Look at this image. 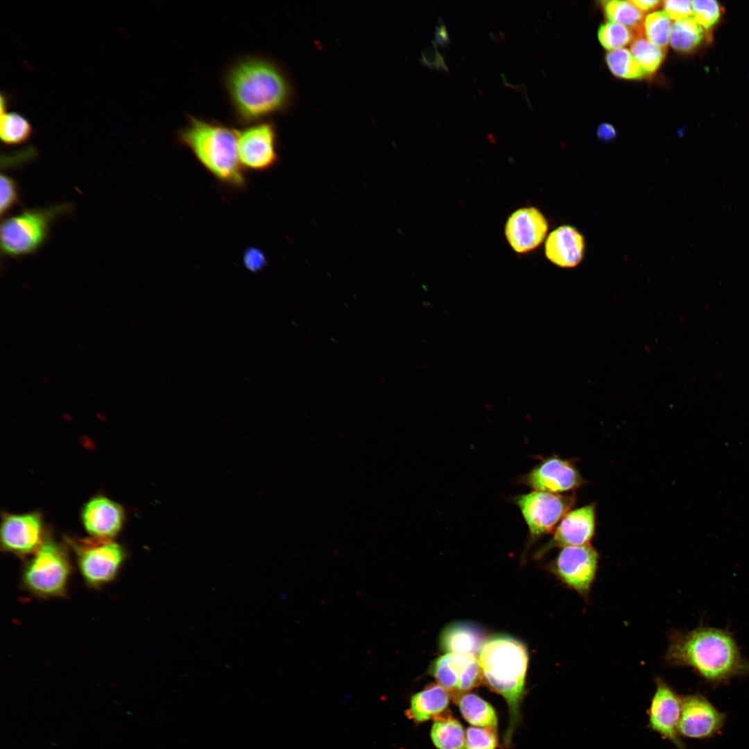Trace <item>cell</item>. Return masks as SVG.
<instances>
[{
	"label": "cell",
	"instance_id": "6da1fadb",
	"mask_svg": "<svg viewBox=\"0 0 749 749\" xmlns=\"http://www.w3.org/2000/svg\"><path fill=\"white\" fill-rule=\"evenodd\" d=\"M223 82L233 114L243 126L266 120L283 110L291 98L282 71L261 55L239 58L227 67Z\"/></svg>",
	"mask_w": 749,
	"mask_h": 749
},
{
	"label": "cell",
	"instance_id": "7a4b0ae2",
	"mask_svg": "<svg viewBox=\"0 0 749 749\" xmlns=\"http://www.w3.org/2000/svg\"><path fill=\"white\" fill-rule=\"evenodd\" d=\"M673 666L691 668L705 681L717 685L749 675V661L731 632L706 626L672 635L665 655Z\"/></svg>",
	"mask_w": 749,
	"mask_h": 749
},
{
	"label": "cell",
	"instance_id": "3957f363",
	"mask_svg": "<svg viewBox=\"0 0 749 749\" xmlns=\"http://www.w3.org/2000/svg\"><path fill=\"white\" fill-rule=\"evenodd\" d=\"M176 138L219 182L235 189L245 187L246 171L238 155V129L216 120L188 114L187 123L177 131Z\"/></svg>",
	"mask_w": 749,
	"mask_h": 749
},
{
	"label": "cell",
	"instance_id": "277c9868",
	"mask_svg": "<svg viewBox=\"0 0 749 749\" xmlns=\"http://www.w3.org/2000/svg\"><path fill=\"white\" fill-rule=\"evenodd\" d=\"M483 681L507 702L510 724L503 743L510 745L520 719L528 656L524 644L510 637L499 635L485 640L478 657Z\"/></svg>",
	"mask_w": 749,
	"mask_h": 749
},
{
	"label": "cell",
	"instance_id": "5b68a950",
	"mask_svg": "<svg viewBox=\"0 0 749 749\" xmlns=\"http://www.w3.org/2000/svg\"><path fill=\"white\" fill-rule=\"evenodd\" d=\"M71 209L69 204L24 209L6 217L0 228L1 252L19 258L34 254L48 240L53 223Z\"/></svg>",
	"mask_w": 749,
	"mask_h": 749
},
{
	"label": "cell",
	"instance_id": "8992f818",
	"mask_svg": "<svg viewBox=\"0 0 749 749\" xmlns=\"http://www.w3.org/2000/svg\"><path fill=\"white\" fill-rule=\"evenodd\" d=\"M71 571L64 551L58 544L46 540L25 567L22 584L38 597L61 596L66 593Z\"/></svg>",
	"mask_w": 749,
	"mask_h": 749
},
{
	"label": "cell",
	"instance_id": "52a82bcc",
	"mask_svg": "<svg viewBox=\"0 0 749 749\" xmlns=\"http://www.w3.org/2000/svg\"><path fill=\"white\" fill-rule=\"evenodd\" d=\"M76 552L80 571L87 583L98 587L113 580L125 560L122 546L110 539L93 537L78 541Z\"/></svg>",
	"mask_w": 749,
	"mask_h": 749
},
{
	"label": "cell",
	"instance_id": "ba28073f",
	"mask_svg": "<svg viewBox=\"0 0 749 749\" xmlns=\"http://www.w3.org/2000/svg\"><path fill=\"white\" fill-rule=\"evenodd\" d=\"M573 495L534 490L515 497L532 539L551 533L575 503Z\"/></svg>",
	"mask_w": 749,
	"mask_h": 749
},
{
	"label": "cell",
	"instance_id": "9c48e42d",
	"mask_svg": "<svg viewBox=\"0 0 749 749\" xmlns=\"http://www.w3.org/2000/svg\"><path fill=\"white\" fill-rule=\"evenodd\" d=\"M238 155L245 171H265L278 162L275 125L264 120L238 130Z\"/></svg>",
	"mask_w": 749,
	"mask_h": 749
},
{
	"label": "cell",
	"instance_id": "30bf717a",
	"mask_svg": "<svg viewBox=\"0 0 749 749\" xmlns=\"http://www.w3.org/2000/svg\"><path fill=\"white\" fill-rule=\"evenodd\" d=\"M599 556L589 544L562 548L550 565L551 571L565 585L587 599L595 580Z\"/></svg>",
	"mask_w": 749,
	"mask_h": 749
},
{
	"label": "cell",
	"instance_id": "8fae6325",
	"mask_svg": "<svg viewBox=\"0 0 749 749\" xmlns=\"http://www.w3.org/2000/svg\"><path fill=\"white\" fill-rule=\"evenodd\" d=\"M429 671L454 701L483 681L478 658L471 653H445L432 662Z\"/></svg>",
	"mask_w": 749,
	"mask_h": 749
},
{
	"label": "cell",
	"instance_id": "7c38bea8",
	"mask_svg": "<svg viewBox=\"0 0 749 749\" xmlns=\"http://www.w3.org/2000/svg\"><path fill=\"white\" fill-rule=\"evenodd\" d=\"M725 721V714L703 696L691 694L682 698L680 736L693 739H709L721 730Z\"/></svg>",
	"mask_w": 749,
	"mask_h": 749
},
{
	"label": "cell",
	"instance_id": "4fadbf2b",
	"mask_svg": "<svg viewBox=\"0 0 749 749\" xmlns=\"http://www.w3.org/2000/svg\"><path fill=\"white\" fill-rule=\"evenodd\" d=\"M42 522L37 513L6 515L1 528V544L6 551L25 556L35 553L43 542Z\"/></svg>",
	"mask_w": 749,
	"mask_h": 749
},
{
	"label": "cell",
	"instance_id": "5bb4252c",
	"mask_svg": "<svg viewBox=\"0 0 749 749\" xmlns=\"http://www.w3.org/2000/svg\"><path fill=\"white\" fill-rule=\"evenodd\" d=\"M522 482L535 490L560 494L580 487L583 479L570 461L552 456L524 475Z\"/></svg>",
	"mask_w": 749,
	"mask_h": 749
},
{
	"label": "cell",
	"instance_id": "9a60e30c",
	"mask_svg": "<svg viewBox=\"0 0 749 749\" xmlns=\"http://www.w3.org/2000/svg\"><path fill=\"white\" fill-rule=\"evenodd\" d=\"M681 709L682 698L664 681L657 678L648 712L649 727L678 749H685L678 733Z\"/></svg>",
	"mask_w": 749,
	"mask_h": 749
},
{
	"label": "cell",
	"instance_id": "2e32d148",
	"mask_svg": "<svg viewBox=\"0 0 749 749\" xmlns=\"http://www.w3.org/2000/svg\"><path fill=\"white\" fill-rule=\"evenodd\" d=\"M548 223L535 207H524L514 212L505 226L506 237L512 248L526 253L536 248L544 240Z\"/></svg>",
	"mask_w": 749,
	"mask_h": 749
},
{
	"label": "cell",
	"instance_id": "e0dca14e",
	"mask_svg": "<svg viewBox=\"0 0 749 749\" xmlns=\"http://www.w3.org/2000/svg\"><path fill=\"white\" fill-rule=\"evenodd\" d=\"M595 532V507L587 505L569 511L561 519L553 537L542 549L539 556L554 547H567L588 544Z\"/></svg>",
	"mask_w": 749,
	"mask_h": 749
},
{
	"label": "cell",
	"instance_id": "ac0fdd59",
	"mask_svg": "<svg viewBox=\"0 0 749 749\" xmlns=\"http://www.w3.org/2000/svg\"><path fill=\"white\" fill-rule=\"evenodd\" d=\"M82 518L85 529L93 537L111 540L120 531L124 515L120 505L98 496L84 506Z\"/></svg>",
	"mask_w": 749,
	"mask_h": 749
},
{
	"label": "cell",
	"instance_id": "d6986e66",
	"mask_svg": "<svg viewBox=\"0 0 749 749\" xmlns=\"http://www.w3.org/2000/svg\"><path fill=\"white\" fill-rule=\"evenodd\" d=\"M585 242L582 234L574 227L563 225L554 230L545 243V254L554 264L572 268L583 259Z\"/></svg>",
	"mask_w": 749,
	"mask_h": 749
},
{
	"label": "cell",
	"instance_id": "ffe728a7",
	"mask_svg": "<svg viewBox=\"0 0 749 749\" xmlns=\"http://www.w3.org/2000/svg\"><path fill=\"white\" fill-rule=\"evenodd\" d=\"M483 633L467 623H453L446 626L440 636V647L445 653H479L484 642Z\"/></svg>",
	"mask_w": 749,
	"mask_h": 749
},
{
	"label": "cell",
	"instance_id": "44dd1931",
	"mask_svg": "<svg viewBox=\"0 0 749 749\" xmlns=\"http://www.w3.org/2000/svg\"><path fill=\"white\" fill-rule=\"evenodd\" d=\"M450 694L440 685L430 684L411 698L406 715L416 722H424L442 714L447 709Z\"/></svg>",
	"mask_w": 749,
	"mask_h": 749
},
{
	"label": "cell",
	"instance_id": "7402d4cb",
	"mask_svg": "<svg viewBox=\"0 0 749 749\" xmlns=\"http://www.w3.org/2000/svg\"><path fill=\"white\" fill-rule=\"evenodd\" d=\"M454 702L458 705L463 717L476 727L496 729L497 716L493 707L487 701L472 693L459 696Z\"/></svg>",
	"mask_w": 749,
	"mask_h": 749
},
{
	"label": "cell",
	"instance_id": "603a6c76",
	"mask_svg": "<svg viewBox=\"0 0 749 749\" xmlns=\"http://www.w3.org/2000/svg\"><path fill=\"white\" fill-rule=\"evenodd\" d=\"M431 737L438 749H465L466 736L459 721L449 714L435 718Z\"/></svg>",
	"mask_w": 749,
	"mask_h": 749
},
{
	"label": "cell",
	"instance_id": "cb8c5ba5",
	"mask_svg": "<svg viewBox=\"0 0 749 749\" xmlns=\"http://www.w3.org/2000/svg\"><path fill=\"white\" fill-rule=\"evenodd\" d=\"M705 35V29L694 18H689L673 24L669 42L675 50L688 53L697 49Z\"/></svg>",
	"mask_w": 749,
	"mask_h": 749
},
{
	"label": "cell",
	"instance_id": "d4e9b609",
	"mask_svg": "<svg viewBox=\"0 0 749 749\" xmlns=\"http://www.w3.org/2000/svg\"><path fill=\"white\" fill-rule=\"evenodd\" d=\"M33 128L28 121L16 112L1 111L0 136L7 146H17L26 142Z\"/></svg>",
	"mask_w": 749,
	"mask_h": 749
},
{
	"label": "cell",
	"instance_id": "484cf974",
	"mask_svg": "<svg viewBox=\"0 0 749 749\" xmlns=\"http://www.w3.org/2000/svg\"><path fill=\"white\" fill-rule=\"evenodd\" d=\"M606 63L616 76L626 79L642 78L646 73L626 49L610 51L606 55Z\"/></svg>",
	"mask_w": 749,
	"mask_h": 749
},
{
	"label": "cell",
	"instance_id": "4316f807",
	"mask_svg": "<svg viewBox=\"0 0 749 749\" xmlns=\"http://www.w3.org/2000/svg\"><path fill=\"white\" fill-rule=\"evenodd\" d=\"M604 10L610 21L618 23L632 30L644 31L641 23L643 13L630 1H608Z\"/></svg>",
	"mask_w": 749,
	"mask_h": 749
},
{
	"label": "cell",
	"instance_id": "83f0119b",
	"mask_svg": "<svg viewBox=\"0 0 749 749\" xmlns=\"http://www.w3.org/2000/svg\"><path fill=\"white\" fill-rule=\"evenodd\" d=\"M643 31L632 30L622 24L608 21L600 26L598 37L601 45L611 51L622 48L640 37Z\"/></svg>",
	"mask_w": 749,
	"mask_h": 749
},
{
	"label": "cell",
	"instance_id": "f1b7e54d",
	"mask_svg": "<svg viewBox=\"0 0 749 749\" xmlns=\"http://www.w3.org/2000/svg\"><path fill=\"white\" fill-rule=\"evenodd\" d=\"M665 50L642 37L635 40L630 46L631 54L646 74L657 70L664 58Z\"/></svg>",
	"mask_w": 749,
	"mask_h": 749
},
{
	"label": "cell",
	"instance_id": "f546056e",
	"mask_svg": "<svg viewBox=\"0 0 749 749\" xmlns=\"http://www.w3.org/2000/svg\"><path fill=\"white\" fill-rule=\"evenodd\" d=\"M671 19L664 11H655L648 15L644 21V33L652 44L665 48L670 38Z\"/></svg>",
	"mask_w": 749,
	"mask_h": 749
},
{
	"label": "cell",
	"instance_id": "4dcf8cb0",
	"mask_svg": "<svg viewBox=\"0 0 749 749\" xmlns=\"http://www.w3.org/2000/svg\"><path fill=\"white\" fill-rule=\"evenodd\" d=\"M694 19L705 30L712 28L720 19L723 10L714 0L691 1Z\"/></svg>",
	"mask_w": 749,
	"mask_h": 749
},
{
	"label": "cell",
	"instance_id": "1f68e13d",
	"mask_svg": "<svg viewBox=\"0 0 749 749\" xmlns=\"http://www.w3.org/2000/svg\"><path fill=\"white\" fill-rule=\"evenodd\" d=\"M497 745L496 729L476 726L467 729L465 749H496Z\"/></svg>",
	"mask_w": 749,
	"mask_h": 749
},
{
	"label": "cell",
	"instance_id": "d6a6232c",
	"mask_svg": "<svg viewBox=\"0 0 749 749\" xmlns=\"http://www.w3.org/2000/svg\"><path fill=\"white\" fill-rule=\"evenodd\" d=\"M0 180V213L3 218L20 205L21 198L18 184L12 177L2 173Z\"/></svg>",
	"mask_w": 749,
	"mask_h": 749
},
{
	"label": "cell",
	"instance_id": "836d02e7",
	"mask_svg": "<svg viewBox=\"0 0 749 749\" xmlns=\"http://www.w3.org/2000/svg\"><path fill=\"white\" fill-rule=\"evenodd\" d=\"M664 11L675 21L694 18L691 1L668 0L663 2Z\"/></svg>",
	"mask_w": 749,
	"mask_h": 749
},
{
	"label": "cell",
	"instance_id": "e575fe53",
	"mask_svg": "<svg viewBox=\"0 0 749 749\" xmlns=\"http://www.w3.org/2000/svg\"><path fill=\"white\" fill-rule=\"evenodd\" d=\"M243 262L245 268L250 272L257 273L266 266L267 260L261 250L256 247H249L243 252Z\"/></svg>",
	"mask_w": 749,
	"mask_h": 749
},
{
	"label": "cell",
	"instance_id": "d590c367",
	"mask_svg": "<svg viewBox=\"0 0 749 749\" xmlns=\"http://www.w3.org/2000/svg\"><path fill=\"white\" fill-rule=\"evenodd\" d=\"M422 60L430 67L447 70L444 59L437 50L435 44L422 53Z\"/></svg>",
	"mask_w": 749,
	"mask_h": 749
},
{
	"label": "cell",
	"instance_id": "8d00e7d4",
	"mask_svg": "<svg viewBox=\"0 0 749 749\" xmlns=\"http://www.w3.org/2000/svg\"><path fill=\"white\" fill-rule=\"evenodd\" d=\"M440 20L441 19L440 18L438 25L436 26L435 41L433 42V44L435 45L444 46L449 42V37L445 25Z\"/></svg>",
	"mask_w": 749,
	"mask_h": 749
},
{
	"label": "cell",
	"instance_id": "74e56055",
	"mask_svg": "<svg viewBox=\"0 0 749 749\" xmlns=\"http://www.w3.org/2000/svg\"><path fill=\"white\" fill-rule=\"evenodd\" d=\"M597 135L603 140H610L615 137L616 131L612 125L604 123L599 126Z\"/></svg>",
	"mask_w": 749,
	"mask_h": 749
},
{
	"label": "cell",
	"instance_id": "f35d334b",
	"mask_svg": "<svg viewBox=\"0 0 749 749\" xmlns=\"http://www.w3.org/2000/svg\"><path fill=\"white\" fill-rule=\"evenodd\" d=\"M630 1L642 12L651 10L662 3L657 0H632Z\"/></svg>",
	"mask_w": 749,
	"mask_h": 749
},
{
	"label": "cell",
	"instance_id": "ab89813d",
	"mask_svg": "<svg viewBox=\"0 0 749 749\" xmlns=\"http://www.w3.org/2000/svg\"><path fill=\"white\" fill-rule=\"evenodd\" d=\"M44 383H46V384L47 386H52V384H51V382L50 379H46V378H44Z\"/></svg>",
	"mask_w": 749,
	"mask_h": 749
}]
</instances>
